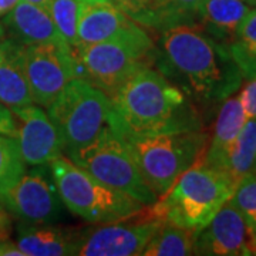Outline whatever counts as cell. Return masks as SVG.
Here are the masks:
<instances>
[{
  "label": "cell",
  "mask_w": 256,
  "mask_h": 256,
  "mask_svg": "<svg viewBox=\"0 0 256 256\" xmlns=\"http://www.w3.org/2000/svg\"><path fill=\"white\" fill-rule=\"evenodd\" d=\"M154 67L195 104L224 102L242 84V73L228 47L198 24H181L160 33Z\"/></svg>",
  "instance_id": "1"
},
{
  "label": "cell",
  "mask_w": 256,
  "mask_h": 256,
  "mask_svg": "<svg viewBox=\"0 0 256 256\" xmlns=\"http://www.w3.org/2000/svg\"><path fill=\"white\" fill-rule=\"evenodd\" d=\"M110 100L108 122L122 137L202 130L195 104L154 66L141 68Z\"/></svg>",
  "instance_id": "2"
},
{
  "label": "cell",
  "mask_w": 256,
  "mask_h": 256,
  "mask_svg": "<svg viewBox=\"0 0 256 256\" xmlns=\"http://www.w3.org/2000/svg\"><path fill=\"white\" fill-rule=\"evenodd\" d=\"M234 190L235 182L226 172L210 168L200 160L152 205H146V214L150 220L198 232L232 196Z\"/></svg>",
  "instance_id": "3"
},
{
  "label": "cell",
  "mask_w": 256,
  "mask_h": 256,
  "mask_svg": "<svg viewBox=\"0 0 256 256\" xmlns=\"http://www.w3.org/2000/svg\"><path fill=\"white\" fill-rule=\"evenodd\" d=\"M73 53L78 77L112 97L141 68L154 66L156 48L146 30L131 22L116 37Z\"/></svg>",
  "instance_id": "4"
},
{
  "label": "cell",
  "mask_w": 256,
  "mask_h": 256,
  "mask_svg": "<svg viewBox=\"0 0 256 256\" xmlns=\"http://www.w3.org/2000/svg\"><path fill=\"white\" fill-rule=\"evenodd\" d=\"M138 168L156 196L164 195L188 168L201 160L210 136L204 130L127 136Z\"/></svg>",
  "instance_id": "5"
},
{
  "label": "cell",
  "mask_w": 256,
  "mask_h": 256,
  "mask_svg": "<svg viewBox=\"0 0 256 256\" xmlns=\"http://www.w3.org/2000/svg\"><path fill=\"white\" fill-rule=\"evenodd\" d=\"M48 165L64 206L87 222L108 224L127 220L146 206L101 184L66 156H57Z\"/></svg>",
  "instance_id": "6"
},
{
  "label": "cell",
  "mask_w": 256,
  "mask_h": 256,
  "mask_svg": "<svg viewBox=\"0 0 256 256\" xmlns=\"http://www.w3.org/2000/svg\"><path fill=\"white\" fill-rule=\"evenodd\" d=\"M67 158L101 184L144 205H152L158 200L141 174L126 138L110 122L90 144L67 152Z\"/></svg>",
  "instance_id": "7"
},
{
  "label": "cell",
  "mask_w": 256,
  "mask_h": 256,
  "mask_svg": "<svg viewBox=\"0 0 256 256\" xmlns=\"http://www.w3.org/2000/svg\"><path fill=\"white\" fill-rule=\"evenodd\" d=\"M48 118L63 141L64 152L90 144L108 122L111 100L82 77H76L47 107Z\"/></svg>",
  "instance_id": "8"
},
{
  "label": "cell",
  "mask_w": 256,
  "mask_h": 256,
  "mask_svg": "<svg viewBox=\"0 0 256 256\" xmlns=\"http://www.w3.org/2000/svg\"><path fill=\"white\" fill-rule=\"evenodd\" d=\"M24 63L33 102L46 108L67 82L78 77V63L68 44H26Z\"/></svg>",
  "instance_id": "9"
},
{
  "label": "cell",
  "mask_w": 256,
  "mask_h": 256,
  "mask_svg": "<svg viewBox=\"0 0 256 256\" xmlns=\"http://www.w3.org/2000/svg\"><path fill=\"white\" fill-rule=\"evenodd\" d=\"M130 218L108 222L102 226L78 232L77 254L82 256H132L141 255L152 238L161 220H150L142 206Z\"/></svg>",
  "instance_id": "10"
},
{
  "label": "cell",
  "mask_w": 256,
  "mask_h": 256,
  "mask_svg": "<svg viewBox=\"0 0 256 256\" xmlns=\"http://www.w3.org/2000/svg\"><path fill=\"white\" fill-rule=\"evenodd\" d=\"M194 254L210 256L256 255L255 235L230 200L196 232Z\"/></svg>",
  "instance_id": "11"
},
{
  "label": "cell",
  "mask_w": 256,
  "mask_h": 256,
  "mask_svg": "<svg viewBox=\"0 0 256 256\" xmlns=\"http://www.w3.org/2000/svg\"><path fill=\"white\" fill-rule=\"evenodd\" d=\"M0 201L4 202L14 216L30 224H52L58 220L63 210L54 182L42 170L24 172L2 195Z\"/></svg>",
  "instance_id": "12"
},
{
  "label": "cell",
  "mask_w": 256,
  "mask_h": 256,
  "mask_svg": "<svg viewBox=\"0 0 256 256\" xmlns=\"http://www.w3.org/2000/svg\"><path fill=\"white\" fill-rule=\"evenodd\" d=\"M14 127L12 138L18 142L23 161L28 165L50 164L63 154V141L44 111L34 106L10 108Z\"/></svg>",
  "instance_id": "13"
},
{
  "label": "cell",
  "mask_w": 256,
  "mask_h": 256,
  "mask_svg": "<svg viewBox=\"0 0 256 256\" xmlns=\"http://www.w3.org/2000/svg\"><path fill=\"white\" fill-rule=\"evenodd\" d=\"M132 20L110 2L82 0L73 52L120 34Z\"/></svg>",
  "instance_id": "14"
},
{
  "label": "cell",
  "mask_w": 256,
  "mask_h": 256,
  "mask_svg": "<svg viewBox=\"0 0 256 256\" xmlns=\"http://www.w3.org/2000/svg\"><path fill=\"white\" fill-rule=\"evenodd\" d=\"M4 28H8L12 38L20 44H67L54 22L46 9L20 0L18 4L4 14Z\"/></svg>",
  "instance_id": "15"
},
{
  "label": "cell",
  "mask_w": 256,
  "mask_h": 256,
  "mask_svg": "<svg viewBox=\"0 0 256 256\" xmlns=\"http://www.w3.org/2000/svg\"><path fill=\"white\" fill-rule=\"evenodd\" d=\"M0 102L10 108L33 104L26 74L24 46L12 37L0 42Z\"/></svg>",
  "instance_id": "16"
},
{
  "label": "cell",
  "mask_w": 256,
  "mask_h": 256,
  "mask_svg": "<svg viewBox=\"0 0 256 256\" xmlns=\"http://www.w3.org/2000/svg\"><path fill=\"white\" fill-rule=\"evenodd\" d=\"M246 114L240 104L239 96L229 97L220 108L215 126L212 130L208 146L201 161L210 168L225 172V164L229 150L246 122Z\"/></svg>",
  "instance_id": "17"
},
{
  "label": "cell",
  "mask_w": 256,
  "mask_h": 256,
  "mask_svg": "<svg viewBox=\"0 0 256 256\" xmlns=\"http://www.w3.org/2000/svg\"><path fill=\"white\" fill-rule=\"evenodd\" d=\"M78 232L57 228L50 224L23 222L18 226L16 245L24 256L76 255Z\"/></svg>",
  "instance_id": "18"
},
{
  "label": "cell",
  "mask_w": 256,
  "mask_h": 256,
  "mask_svg": "<svg viewBox=\"0 0 256 256\" xmlns=\"http://www.w3.org/2000/svg\"><path fill=\"white\" fill-rule=\"evenodd\" d=\"M114 4L141 28L158 33L168 28L198 23V20L176 8L174 0H114Z\"/></svg>",
  "instance_id": "19"
},
{
  "label": "cell",
  "mask_w": 256,
  "mask_h": 256,
  "mask_svg": "<svg viewBox=\"0 0 256 256\" xmlns=\"http://www.w3.org/2000/svg\"><path fill=\"white\" fill-rule=\"evenodd\" d=\"M250 8L246 0H201L196 10L198 24L212 38L228 47Z\"/></svg>",
  "instance_id": "20"
},
{
  "label": "cell",
  "mask_w": 256,
  "mask_h": 256,
  "mask_svg": "<svg viewBox=\"0 0 256 256\" xmlns=\"http://www.w3.org/2000/svg\"><path fill=\"white\" fill-rule=\"evenodd\" d=\"M230 57L246 80L256 78V6L242 18L228 44Z\"/></svg>",
  "instance_id": "21"
},
{
  "label": "cell",
  "mask_w": 256,
  "mask_h": 256,
  "mask_svg": "<svg viewBox=\"0 0 256 256\" xmlns=\"http://www.w3.org/2000/svg\"><path fill=\"white\" fill-rule=\"evenodd\" d=\"M196 232L170 222H162L144 248V256L194 255Z\"/></svg>",
  "instance_id": "22"
},
{
  "label": "cell",
  "mask_w": 256,
  "mask_h": 256,
  "mask_svg": "<svg viewBox=\"0 0 256 256\" xmlns=\"http://www.w3.org/2000/svg\"><path fill=\"white\" fill-rule=\"evenodd\" d=\"M256 161V118H248L229 150L225 172L235 185L249 172Z\"/></svg>",
  "instance_id": "23"
},
{
  "label": "cell",
  "mask_w": 256,
  "mask_h": 256,
  "mask_svg": "<svg viewBox=\"0 0 256 256\" xmlns=\"http://www.w3.org/2000/svg\"><path fill=\"white\" fill-rule=\"evenodd\" d=\"M26 171L18 142L12 137L0 136V200L12 185L18 182Z\"/></svg>",
  "instance_id": "24"
},
{
  "label": "cell",
  "mask_w": 256,
  "mask_h": 256,
  "mask_svg": "<svg viewBox=\"0 0 256 256\" xmlns=\"http://www.w3.org/2000/svg\"><path fill=\"white\" fill-rule=\"evenodd\" d=\"M82 0H52L48 13L66 43L74 46Z\"/></svg>",
  "instance_id": "25"
},
{
  "label": "cell",
  "mask_w": 256,
  "mask_h": 256,
  "mask_svg": "<svg viewBox=\"0 0 256 256\" xmlns=\"http://www.w3.org/2000/svg\"><path fill=\"white\" fill-rule=\"evenodd\" d=\"M230 202L244 215L250 230L256 234V172L246 174L236 185Z\"/></svg>",
  "instance_id": "26"
},
{
  "label": "cell",
  "mask_w": 256,
  "mask_h": 256,
  "mask_svg": "<svg viewBox=\"0 0 256 256\" xmlns=\"http://www.w3.org/2000/svg\"><path fill=\"white\" fill-rule=\"evenodd\" d=\"M239 100L248 118H256V78L249 80L239 94Z\"/></svg>",
  "instance_id": "27"
},
{
  "label": "cell",
  "mask_w": 256,
  "mask_h": 256,
  "mask_svg": "<svg viewBox=\"0 0 256 256\" xmlns=\"http://www.w3.org/2000/svg\"><path fill=\"white\" fill-rule=\"evenodd\" d=\"M12 235V220L9 214L0 206V242L10 240Z\"/></svg>",
  "instance_id": "28"
},
{
  "label": "cell",
  "mask_w": 256,
  "mask_h": 256,
  "mask_svg": "<svg viewBox=\"0 0 256 256\" xmlns=\"http://www.w3.org/2000/svg\"><path fill=\"white\" fill-rule=\"evenodd\" d=\"M174 3L176 4L178 9H181L186 14H190V16L198 20L196 10H198V6H200L201 0H174Z\"/></svg>",
  "instance_id": "29"
},
{
  "label": "cell",
  "mask_w": 256,
  "mask_h": 256,
  "mask_svg": "<svg viewBox=\"0 0 256 256\" xmlns=\"http://www.w3.org/2000/svg\"><path fill=\"white\" fill-rule=\"evenodd\" d=\"M20 0H0V18L8 14Z\"/></svg>",
  "instance_id": "30"
},
{
  "label": "cell",
  "mask_w": 256,
  "mask_h": 256,
  "mask_svg": "<svg viewBox=\"0 0 256 256\" xmlns=\"http://www.w3.org/2000/svg\"><path fill=\"white\" fill-rule=\"evenodd\" d=\"M28 3H33V4H36V6H40V8H43V9H46L48 12V8H50V2L52 0H26Z\"/></svg>",
  "instance_id": "31"
},
{
  "label": "cell",
  "mask_w": 256,
  "mask_h": 256,
  "mask_svg": "<svg viewBox=\"0 0 256 256\" xmlns=\"http://www.w3.org/2000/svg\"><path fill=\"white\" fill-rule=\"evenodd\" d=\"M3 36H4V28L0 24V42L3 40Z\"/></svg>",
  "instance_id": "32"
},
{
  "label": "cell",
  "mask_w": 256,
  "mask_h": 256,
  "mask_svg": "<svg viewBox=\"0 0 256 256\" xmlns=\"http://www.w3.org/2000/svg\"><path fill=\"white\" fill-rule=\"evenodd\" d=\"M248 3H249V4H250V6H252V8H254V6H256V0H246Z\"/></svg>",
  "instance_id": "33"
},
{
  "label": "cell",
  "mask_w": 256,
  "mask_h": 256,
  "mask_svg": "<svg viewBox=\"0 0 256 256\" xmlns=\"http://www.w3.org/2000/svg\"><path fill=\"white\" fill-rule=\"evenodd\" d=\"M4 242H8V240H4ZM4 242H0V256H2V252H3V245H4Z\"/></svg>",
  "instance_id": "34"
},
{
  "label": "cell",
  "mask_w": 256,
  "mask_h": 256,
  "mask_svg": "<svg viewBox=\"0 0 256 256\" xmlns=\"http://www.w3.org/2000/svg\"><path fill=\"white\" fill-rule=\"evenodd\" d=\"M92 2H110V3H114V0H92Z\"/></svg>",
  "instance_id": "35"
},
{
  "label": "cell",
  "mask_w": 256,
  "mask_h": 256,
  "mask_svg": "<svg viewBox=\"0 0 256 256\" xmlns=\"http://www.w3.org/2000/svg\"><path fill=\"white\" fill-rule=\"evenodd\" d=\"M252 172H256V161H255V165H254V170H252Z\"/></svg>",
  "instance_id": "36"
},
{
  "label": "cell",
  "mask_w": 256,
  "mask_h": 256,
  "mask_svg": "<svg viewBox=\"0 0 256 256\" xmlns=\"http://www.w3.org/2000/svg\"><path fill=\"white\" fill-rule=\"evenodd\" d=\"M255 242H256V234H255Z\"/></svg>",
  "instance_id": "37"
}]
</instances>
